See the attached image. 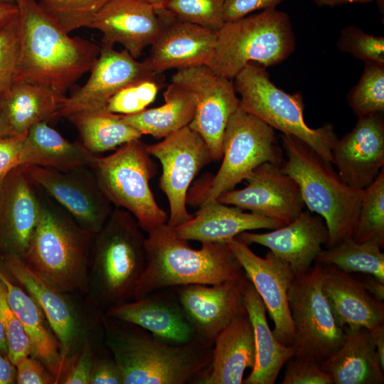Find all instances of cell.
Masks as SVG:
<instances>
[{
    "label": "cell",
    "mask_w": 384,
    "mask_h": 384,
    "mask_svg": "<svg viewBox=\"0 0 384 384\" xmlns=\"http://www.w3.org/2000/svg\"><path fill=\"white\" fill-rule=\"evenodd\" d=\"M331 163L351 188L369 186L384 169L383 113L358 117L354 127L333 144Z\"/></svg>",
    "instance_id": "ac0fdd59"
},
{
    "label": "cell",
    "mask_w": 384,
    "mask_h": 384,
    "mask_svg": "<svg viewBox=\"0 0 384 384\" xmlns=\"http://www.w3.org/2000/svg\"><path fill=\"white\" fill-rule=\"evenodd\" d=\"M284 0H225L224 21H235L256 11L276 9Z\"/></svg>",
    "instance_id": "c3c4849f"
},
{
    "label": "cell",
    "mask_w": 384,
    "mask_h": 384,
    "mask_svg": "<svg viewBox=\"0 0 384 384\" xmlns=\"http://www.w3.org/2000/svg\"><path fill=\"white\" fill-rule=\"evenodd\" d=\"M86 82L67 96L60 117L80 112L104 110L107 102L124 87L152 77L144 62L137 60L126 50L101 46L100 55L90 70Z\"/></svg>",
    "instance_id": "e0dca14e"
},
{
    "label": "cell",
    "mask_w": 384,
    "mask_h": 384,
    "mask_svg": "<svg viewBox=\"0 0 384 384\" xmlns=\"http://www.w3.org/2000/svg\"><path fill=\"white\" fill-rule=\"evenodd\" d=\"M157 8V7H156ZM162 28L143 62L153 73L195 66H209L215 52V31L174 18L157 8Z\"/></svg>",
    "instance_id": "7402d4cb"
},
{
    "label": "cell",
    "mask_w": 384,
    "mask_h": 384,
    "mask_svg": "<svg viewBox=\"0 0 384 384\" xmlns=\"http://www.w3.org/2000/svg\"><path fill=\"white\" fill-rule=\"evenodd\" d=\"M222 164L195 201L199 205L234 189L265 162L281 166L284 151L274 129L238 107L230 116L223 140Z\"/></svg>",
    "instance_id": "30bf717a"
},
{
    "label": "cell",
    "mask_w": 384,
    "mask_h": 384,
    "mask_svg": "<svg viewBox=\"0 0 384 384\" xmlns=\"http://www.w3.org/2000/svg\"><path fill=\"white\" fill-rule=\"evenodd\" d=\"M16 3L0 4V28L18 15Z\"/></svg>",
    "instance_id": "11a10c76"
},
{
    "label": "cell",
    "mask_w": 384,
    "mask_h": 384,
    "mask_svg": "<svg viewBox=\"0 0 384 384\" xmlns=\"http://www.w3.org/2000/svg\"><path fill=\"white\" fill-rule=\"evenodd\" d=\"M0 270H1V267H0Z\"/></svg>",
    "instance_id": "be15d7a7"
},
{
    "label": "cell",
    "mask_w": 384,
    "mask_h": 384,
    "mask_svg": "<svg viewBox=\"0 0 384 384\" xmlns=\"http://www.w3.org/2000/svg\"><path fill=\"white\" fill-rule=\"evenodd\" d=\"M228 245L262 299L274 324V336L282 344L292 346L295 329L288 292L296 275L289 265L270 250L265 257L258 256L249 245L238 238L230 240Z\"/></svg>",
    "instance_id": "9a60e30c"
},
{
    "label": "cell",
    "mask_w": 384,
    "mask_h": 384,
    "mask_svg": "<svg viewBox=\"0 0 384 384\" xmlns=\"http://www.w3.org/2000/svg\"><path fill=\"white\" fill-rule=\"evenodd\" d=\"M341 345L321 363L334 384H383L384 368L377 356L370 331L346 326Z\"/></svg>",
    "instance_id": "f1b7e54d"
},
{
    "label": "cell",
    "mask_w": 384,
    "mask_h": 384,
    "mask_svg": "<svg viewBox=\"0 0 384 384\" xmlns=\"http://www.w3.org/2000/svg\"><path fill=\"white\" fill-rule=\"evenodd\" d=\"M67 119L76 127L82 145L92 154L116 149L142 136L123 120L122 114L105 110L77 112Z\"/></svg>",
    "instance_id": "e575fe53"
},
{
    "label": "cell",
    "mask_w": 384,
    "mask_h": 384,
    "mask_svg": "<svg viewBox=\"0 0 384 384\" xmlns=\"http://www.w3.org/2000/svg\"><path fill=\"white\" fill-rule=\"evenodd\" d=\"M163 24L154 5L141 0H108L88 28L102 33V46L121 44L137 59L153 43Z\"/></svg>",
    "instance_id": "44dd1931"
},
{
    "label": "cell",
    "mask_w": 384,
    "mask_h": 384,
    "mask_svg": "<svg viewBox=\"0 0 384 384\" xmlns=\"http://www.w3.org/2000/svg\"><path fill=\"white\" fill-rule=\"evenodd\" d=\"M5 265L43 312L68 362L80 334L78 315L63 292L32 270L20 257L9 254Z\"/></svg>",
    "instance_id": "d4e9b609"
},
{
    "label": "cell",
    "mask_w": 384,
    "mask_h": 384,
    "mask_svg": "<svg viewBox=\"0 0 384 384\" xmlns=\"http://www.w3.org/2000/svg\"><path fill=\"white\" fill-rule=\"evenodd\" d=\"M247 245L258 244L287 262L296 276L309 271L329 240L324 218L309 210H302L291 223L272 231H244L237 235Z\"/></svg>",
    "instance_id": "603a6c76"
},
{
    "label": "cell",
    "mask_w": 384,
    "mask_h": 384,
    "mask_svg": "<svg viewBox=\"0 0 384 384\" xmlns=\"http://www.w3.org/2000/svg\"><path fill=\"white\" fill-rule=\"evenodd\" d=\"M95 156L82 143L69 142L43 121L33 124L25 136L21 166H37L65 171L90 167Z\"/></svg>",
    "instance_id": "d6a6232c"
},
{
    "label": "cell",
    "mask_w": 384,
    "mask_h": 384,
    "mask_svg": "<svg viewBox=\"0 0 384 384\" xmlns=\"http://www.w3.org/2000/svg\"><path fill=\"white\" fill-rule=\"evenodd\" d=\"M338 49L351 54L363 63L372 62L384 65V37L373 36L361 28L350 25L340 32Z\"/></svg>",
    "instance_id": "b9f144b4"
},
{
    "label": "cell",
    "mask_w": 384,
    "mask_h": 384,
    "mask_svg": "<svg viewBox=\"0 0 384 384\" xmlns=\"http://www.w3.org/2000/svg\"><path fill=\"white\" fill-rule=\"evenodd\" d=\"M199 206L190 220L174 228L180 238L201 243H228L244 231L273 230L284 225L274 219L245 213L234 206H228L217 199L208 200Z\"/></svg>",
    "instance_id": "4316f807"
},
{
    "label": "cell",
    "mask_w": 384,
    "mask_h": 384,
    "mask_svg": "<svg viewBox=\"0 0 384 384\" xmlns=\"http://www.w3.org/2000/svg\"><path fill=\"white\" fill-rule=\"evenodd\" d=\"M14 1H16H16H17L18 0H14Z\"/></svg>",
    "instance_id": "6125c7cd"
},
{
    "label": "cell",
    "mask_w": 384,
    "mask_h": 384,
    "mask_svg": "<svg viewBox=\"0 0 384 384\" xmlns=\"http://www.w3.org/2000/svg\"><path fill=\"white\" fill-rule=\"evenodd\" d=\"M318 6H335L347 4H366L378 0H312Z\"/></svg>",
    "instance_id": "9f6ffc18"
},
{
    "label": "cell",
    "mask_w": 384,
    "mask_h": 384,
    "mask_svg": "<svg viewBox=\"0 0 384 384\" xmlns=\"http://www.w3.org/2000/svg\"><path fill=\"white\" fill-rule=\"evenodd\" d=\"M24 137H0V183L11 171L21 166Z\"/></svg>",
    "instance_id": "681fc988"
},
{
    "label": "cell",
    "mask_w": 384,
    "mask_h": 384,
    "mask_svg": "<svg viewBox=\"0 0 384 384\" xmlns=\"http://www.w3.org/2000/svg\"><path fill=\"white\" fill-rule=\"evenodd\" d=\"M18 384H52L57 383L55 376L36 358L28 356L16 365Z\"/></svg>",
    "instance_id": "7dc6e473"
},
{
    "label": "cell",
    "mask_w": 384,
    "mask_h": 384,
    "mask_svg": "<svg viewBox=\"0 0 384 384\" xmlns=\"http://www.w3.org/2000/svg\"><path fill=\"white\" fill-rule=\"evenodd\" d=\"M19 48L17 15L0 28V95L14 82Z\"/></svg>",
    "instance_id": "ee69618b"
},
{
    "label": "cell",
    "mask_w": 384,
    "mask_h": 384,
    "mask_svg": "<svg viewBox=\"0 0 384 384\" xmlns=\"http://www.w3.org/2000/svg\"><path fill=\"white\" fill-rule=\"evenodd\" d=\"M4 3H16L14 0H0V4Z\"/></svg>",
    "instance_id": "94428289"
},
{
    "label": "cell",
    "mask_w": 384,
    "mask_h": 384,
    "mask_svg": "<svg viewBox=\"0 0 384 384\" xmlns=\"http://www.w3.org/2000/svg\"><path fill=\"white\" fill-rule=\"evenodd\" d=\"M136 218L114 207L96 234L90 257L95 297L105 309L134 300L146 264V238Z\"/></svg>",
    "instance_id": "8992f818"
},
{
    "label": "cell",
    "mask_w": 384,
    "mask_h": 384,
    "mask_svg": "<svg viewBox=\"0 0 384 384\" xmlns=\"http://www.w3.org/2000/svg\"><path fill=\"white\" fill-rule=\"evenodd\" d=\"M19 55L14 82H27L65 92L96 62L101 47L71 37L36 0H18Z\"/></svg>",
    "instance_id": "6da1fadb"
},
{
    "label": "cell",
    "mask_w": 384,
    "mask_h": 384,
    "mask_svg": "<svg viewBox=\"0 0 384 384\" xmlns=\"http://www.w3.org/2000/svg\"><path fill=\"white\" fill-rule=\"evenodd\" d=\"M365 276L360 279L366 289L376 298L384 300V283L374 277L363 274Z\"/></svg>",
    "instance_id": "f5cc1de1"
},
{
    "label": "cell",
    "mask_w": 384,
    "mask_h": 384,
    "mask_svg": "<svg viewBox=\"0 0 384 384\" xmlns=\"http://www.w3.org/2000/svg\"><path fill=\"white\" fill-rule=\"evenodd\" d=\"M296 38L288 14L276 9L225 22L217 32L213 72L233 80L247 65L267 68L284 61L294 50Z\"/></svg>",
    "instance_id": "52a82bcc"
},
{
    "label": "cell",
    "mask_w": 384,
    "mask_h": 384,
    "mask_svg": "<svg viewBox=\"0 0 384 384\" xmlns=\"http://www.w3.org/2000/svg\"><path fill=\"white\" fill-rule=\"evenodd\" d=\"M233 83L240 95L239 107L274 129L302 140L331 162V148L338 139L334 127L326 123L319 128L309 127L304 120L300 92L283 91L270 80L265 68L255 64L245 66Z\"/></svg>",
    "instance_id": "9c48e42d"
},
{
    "label": "cell",
    "mask_w": 384,
    "mask_h": 384,
    "mask_svg": "<svg viewBox=\"0 0 384 384\" xmlns=\"http://www.w3.org/2000/svg\"><path fill=\"white\" fill-rule=\"evenodd\" d=\"M346 99L357 117L384 113V65L364 63L362 75Z\"/></svg>",
    "instance_id": "74e56055"
},
{
    "label": "cell",
    "mask_w": 384,
    "mask_h": 384,
    "mask_svg": "<svg viewBox=\"0 0 384 384\" xmlns=\"http://www.w3.org/2000/svg\"><path fill=\"white\" fill-rule=\"evenodd\" d=\"M255 362V346L247 314L235 318L214 340L208 366L193 380L197 384H241Z\"/></svg>",
    "instance_id": "83f0119b"
},
{
    "label": "cell",
    "mask_w": 384,
    "mask_h": 384,
    "mask_svg": "<svg viewBox=\"0 0 384 384\" xmlns=\"http://www.w3.org/2000/svg\"><path fill=\"white\" fill-rule=\"evenodd\" d=\"M105 316L136 325L170 344H188L198 338L176 287L157 289L141 299L111 307Z\"/></svg>",
    "instance_id": "ffe728a7"
},
{
    "label": "cell",
    "mask_w": 384,
    "mask_h": 384,
    "mask_svg": "<svg viewBox=\"0 0 384 384\" xmlns=\"http://www.w3.org/2000/svg\"><path fill=\"white\" fill-rule=\"evenodd\" d=\"M285 365L282 384H334L331 375L312 357L293 356Z\"/></svg>",
    "instance_id": "f6af8a7d"
},
{
    "label": "cell",
    "mask_w": 384,
    "mask_h": 384,
    "mask_svg": "<svg viewBox=\"0 0 384 384\" xmlns=\"http://www.w3.org/2000/svg\"><path fill=\"white\" fill-rule=\"evenodd\" d=\"M0 320L8 343V358L16 365L32 353L30 340L16 314L11 308L6 297V287L0 280Z\"/></svg>",
    "instance_id": "7bdbcfd3"
},
{
    "label": "cell",
    "mask_w": 384,
    "mask_h": 384,
    "mask_svg": "<svg viewBox=\"0 0 384 384\" xmlns=\"http://www.w3.org/2000/svg\"><path fill=\"white\" fill-rule=\"evenodd\" d=\"M0 280L4 283L8 302L20 320L31 344V356L36 358L55 376L60 383L67 367L58 339L52 330L43 312L36 301L23 288L15 285L0 270Z\"/></svg>",
    "instance_id": "f546056e"
},
{
    "label": "cell",
    "mask_w": 384,
    "mask_h": 384,
    "mask_svg": "<svg viewBox=\"0 0 384 384\" xmlns=\"http://www.w3.org/2000/svg\"><path fill=\"white\" fill-rule=\"evenodd\" d=\"M323 265L315 263L296 276L288 292L294 324V356H310L320 363L343 343L345 332L336 322L322 290Z\"/></svg>",
    "instance_id": "8fae6325"
},
{
    "label": "cell",
    "mask_w": 384,
    "mask_h": 384,
    "mask_svg": "<svg viewBox=\"0 0 384 384\" xmlns=\"http://www.w3.org/2000/svg\"><path fill=\"white\" fill-rule=\"evenodd\" d=\"M247 280L218 284H192L176 287L179 302L198 338L210 343L235 318L247 313L243 289Z\"/></svg>",
    "instance_id": "d6986e66"
},
{
    "label": "cell",
    "mask_w": 384,
    "mask_h": 384,
    "mask_svg": "<svg viewBox=\"0 0 384 384\" xmlns=\"http://www.w3.org/2000/svg\"><path fill=\"white\" fill-rule=\"evenodd\" d=\"M146 146L140 139L131 141L108 156H95L90 168L112 206L129 212L149 233L166 223L168 215L150 188L156 167Z\"/></svg>",
    "instance_id": "ba28073f"
},
{
    "label": "cell",
    "mask_w": 384,
    "mask_h": 384,
    "mask_svg": "<svg viewBox=\"0 0 384 384\" xmlns=\"http://www.w3.org/2000/svg\"><path fill=\"white\" fill-rule=\"evenodd\" d=\"M41 204L38 221L22 259L60 291L85 290L96 235L53 203L41 198Z\"/></svg>",
    "instance_id": "5b68a950"
},
{
    "label": "cell",
    "mask_w": 384,
    "mask_h": 384,
    "mask_svg": "<svg viewBox=\"0 0 384 384\" xmlns=\"http://www.w3.org/2000/svg\"><path fill=\"white\" fill-rule=\"evenodd\" d=\"M141 1H144L146 3L154 5L156 6L159 5L160 3L162 1V0H141Z\"/></svg>",
    "instance_id": "91938a15"
},
{
    "label": "cell",
    "mask_w": 384,
    "mask_h": 384,
    "mask_svg": "<svg viewBox=\"0 0 384 384\" xmlns=\"http://www.w3.org/2000/svg\"><path fill=\"white\" fill-rule=\"evenodd\" d=\"M147 234L146 264L134 299L165 287L218 284L245 274L228 243L204 242L193 249L167 223Z\"/></svg>",
    "instance_id": "3957f363"
},
{
    "label": "cell",
    "mask_w": 384,
    "mask_h": 384,
    "mask_svg": "<svg viewBox=\"0 0 384 384\" xmlns=\"http://www.w3.org/2000/svg\"><path fill=\"white\" fill-rule=\"evenodd\" d=\"M242 295L255 346L254 366L242 383L274 384L283 366L294 356L293 347L282 344L274 336L267 320L265 304L248 279Z\"/></svg>",
    "instance_id": "1f68e13d"
},
{
    "label": "cell",
    "mask_w": 384,
    "mask_h": 384,
    "mask_svg": "<svg viewBox=\"0 0 384 384\" xmlns=\"http://www.w3.org/2000/svg\"><path fill=\"white\" fill-rule=\"evenodd\" d=\"M165 102L134 114L122 115L123 120L142 135L164 139L188 126L196 109L194 95L182 85L171 82L164 92Z\"/></svg>",
    "instance_id": "836d02e7"
},
{
    "label": "cell",
    "mask_w": 384,
    "mask_h": 384,
    "mask_svg": "<svg viewBox=\"0 0 384 384\" xmlns=\"http://www.w3.org/2000/svg\"><path fill=\"white\" fill-rule=\"evenodd\" d=\"M160 74L124 87L110 99L104 110L122 115L134 114L144 110L154 101L162 86L163 78Z\"/></svg>",
    "instance_id": "60d3db41"
},
{
    "label": "cell",
    "mask_w": 384,
    "mask_h": 384,
    "mask_svg": "<svg viewBox=\"0 0 384 384\" xmlns=\"http://www.w3.org/2000/svg\"><path fill=\"white\" fill-rule=\"evenodd\" d=\"M379 244L357 242L353 238L322 249L315 263L333 266L347 273L370 274L384 283V253Z\"/></svg>",
    "instance_id": "d590c367"
},
{
    "label": "cell",
    "mask_w": 384,
    "mask_h": 384,
    "mask_svg": "<svg viewBox=\"0 0 384 384\" xmlns=\"http://www.w3.org/2000/svg\"><path fill=\"white\" fill-rule=\"evenodd\" d=\"M353 240L357 242L372 241L384 246V169L363 189Z\"/></svg>",
    "instance_id": "8d00e7d4"
},
{
    "label": "cell",
    "mask_w": 384,
    "mask_h": 384,
    "mask_svg": "<svg viewBox=\"0 0 384 384\" xmlns=\"http://www.w3.org/2000/svg\"><path fill=\"white\" fill-rule=\"evenodd\" d=\"M373 338L379 362L384 368V324L369 330Z\"/></svg>",
    "instance_id": "db71d44e"
},
{
    "label": "cell",
    "mask_w": 384,
    "mask_h": 384,
    "mask_svg": "<svg viewBox=\"0 0 384 384\" xmlns=\"http://www.w3.org/2000/svg\"><path fill=\"white\" fill-rule=\"evenodd\" d=\"M146 149L161 163L159 188L168 199L170 210L167 224L176 228L193 217L186 208L188 190L198 172L213 161L210 150L189 126L147 145Z\"/></svg>",
    "instance_id": "7c38bea8"
},
{
    "label": "cell",
    "mask_w": 384,
    "mask_h": 384,
    "mask_svg": "<svg viewBox=\"0 0 384 384\" xmlns=\"http://www.w3.org/2000/svg\"><path fill=\"white\" fill-rule=\"evenodd\" d=\"M225 0H162L156 7L180 21L218 31L225 23Z\"/></svg>",
    "instance_id": "f35d334b"
},
{
    "label": "cell",
    "mask_w": 384,
    "mask_h": 384,
    "mask_svg": "<svg viewBox=\"0 0 384 384\" xmlns=\"http://www.w3.org/2000/svg\"><path fill=\"white\" fill-rule=\"evenodd\" d=\"M66 97L44 86L14 82L1 96L8 136L23 137L36 123L60 117Z\"/></svg>",
    "instance_id": "4dcf8cb0"
},
{
    "label": "cell",
    "mask_w": 384,
    "mask_h": 384,
    "mask_svg": "<svg viewBox=\"0 0 384 384\" xmlns=\"http://www.w3.org/2000/svg\"><path fill=\"white\" fill-rule=\"evenodd\" d=\"M114 320L105 324V344L122 371L123 384L192 383L211 361L213 343L197 338L170 344L136 325Z\"/></svg>",
    "instance_id": "7a4b0ae2"
},
{
    "label": "cell",
    "mask_w": 384,
    "mask_h": 384,
    "mask_svg": "<svg viewBox=\"0 0 384 384\" xmlns=\"http://www.w3.org/2000/svg\"><path fill=\"white\" fill-rule=\"evenodd\" d=\"M108 0H39L45 14L66 33L88 28Z\"/></svg>",
    "instance_id": "ab89813d"
},
{
    "label": "cell",
    "mask_w": 384,
    "mask_h": 384,
    "mask_svg": "<svg viewBox=\"0 0 384 384\" xmlns=\"http://www.w3.org/2000/svg\"><path fill=\"white\" fill-rule=\"evenodd\" d=\"M0 352L8 356V343L6 334L0 320Z\"/></svg>",
    "instance_id": "6f0895ef"
},
{
    "label": "cell",
    "mask_w": 384,
    "mask_h": 384,
    "mask_svg": "<svg viewBox=\"0 0 384 384\" xmlns=\"http://www.w3.org/2000/svg\"><path fill=\"white\" fill-rule=\"evenodd\" d=\"M90 384H123L122 371L112 355L95 358Z\"/></svg>",
    "instance_id": "f907efd6"
},
{
    "label": "cell",
    "mask_w": 384,
    "mask_h": 384,
    "mask_svg": "<svg viewBox=\"0 0 384 384\" xmlns=\"http://www.w3.org/2000/svg\"><path fill=\"white\" fill-rule=\"evenodd\" d=\"M1 96L0 95V137H9L6 127L4 123L3 114H2V110H1Z\"/></svg>",
    "instance_id": "680465c9"
},
{
    "label": "cell",
    "mask_w": 384,
    "mask_h": 384,
    "mask_svg": "<svg viewBox=\"0 0 384 384\" xmlns=\"http://www.w3.org/2000/svg\"><path fill=\"white\" fill-rule=\"evenodd\" d=\"M323 267L322 290L342 329L356 326L372 330L384 324L383 301L371 294L359 278L333 266Z\"/></svg>",
    "instance_id": "484cf974"
},
{
    "label": "cell",
    "mask_w": 384,
    "mask_h": 384,
    "mask_svg": "<svg viewBox=\"0 0 384 384\" xmlns=\"http://www.w3.org/2000/svg\"><path fill=\"white\" fill-rule=\"evenodd\" d=\"M245 181V188L226 191L217 200L284 225L294 220L304 210V203L297 183L284 174L280 166L265 162Z\"/></svg>",
    "instance_id": "2e32d148"
},
{
    "label": "cell",
    "mask_w": 384,
    "mask_h": 384,
    "mask_svg": "<svg viewBox=\"0 0 384 384\" xmlns=\"http://www.w3.org/2000/svg\"><path fill=\"white\" fill-rule=\"evenodd\" d=\"M94 361L92 346L87 341L80 351L69 358L60 383L90 384Z\"/></svg>",
    "instance_id": "bcb514c9"
},
{
    "label": "cell",
    "mask_w": 384,
    "mask_h": 384,
    "mask_svg": "<svg viewBox=\"0 0 384 384\" xmlns=\"http://www.w3.org/2000/svg\"><path fill=\"white\" fill-rule=\"evenodd\" d=\"M20 166L0 183V244L23 258L41 213V198Z\"/></svg>",
    "instance_id": "cb8c5ba5"
},
{
    "label": "cell",
    "mask_w": 384,
    "mask_h": 384,
    "mask_svg": "<svg viewBox=\"0 0 384 384\" xmlns=\"http://www.w3.org/2000/svg\"><path fill=\"white\" fill-rule=\"evenodd\" d=\"M171 82L194 95L196 113L188 126L203 139L213 160H220L227 124L239 107L233 81L218 75L208 66L201 65L178 69Z\"/></svg>",
    "instance_id": "4fadbf2b"
},
{
    "label": "cell",
    "mask_w": 384,
    "mask_h": 384,
    "mask_svg": "<svg viewBox=\"0 0 384 384\" xmlns=\"http://www.w3.org/2000/svg\"><path fill=\"white\" fill-rule=\"evenodd\" d=\"M280 137L287 157L281 169L297 183L308 210L325 220L329 230L325 247L353 238L363 190L348 186L333 164L302 140L284 134Z\"/></svg>",
    "instance_id": "277c9868"
},
{
    "label": "cell",
    "mask_w": 384,
    "mask_h": 384,
    "mask_svg": "<svg viewBox=\"0 0 384 384\" xmlns=\"http://www.w3.org/2000/svg\"><path fill=\"white\" fill-rule=\"evenodd\" d=\"M31 181L53 197L83 229L95 235L101 230L114 206L100 188L90 169L70 171L21 166Z\"/></svg>",
    "instance_id": "5bb4252c"
},
{
    "label": "cell",
    "mask_w": 384,
    "mask_h": 384,
    "mask_svg": "<svg viewBox=\"0 0 384 384\" xmlns=\"http://www.w3.org/2000/svg\"><path fill=\"white\" fill-rule=\"evenodd\" d=\"M16 380V366L0 352V384H13Z\"/></svg>",
    "instance_id": "816d5d0a"
}]
</instances>
